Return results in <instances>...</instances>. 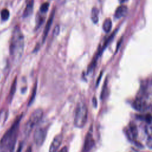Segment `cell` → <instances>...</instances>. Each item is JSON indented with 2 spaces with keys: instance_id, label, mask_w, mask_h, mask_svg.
<instances>
[{
  "instance_id": "obj_20",
  "label": "cell",
  "mask_w": 152,
  "mask_h": 152,
  "mask_svg": "<svg viewBox=\"0 0 152 152\" xmlns=\"http://www.w3.org/2000/svg\"><path fill=\"white\" fill-rule=\"evenodd\" d=\"M106 87H107V80H106V81L103 84V87L102 88V91L101 93V99H103L104 97L105 94H106Z\"/></svg>"
},
{
  "instance_id": "obj_15",
  "label": "cell",
  "mask_w": 152,
  "mask_h": 152,
  "mask_svg": "<svg viewBox=\"0 0 152 152\" xmlns=\"http://www.w3.org/2000/svg\"><path fill=\"white\" fill-rule=\"evenodd\" d=\"M16 87H17V78H15V80H14L11 87V90L10 91V94H9V96H8V99L10 100H11V99H12L14 94L15 92V90H16Z\"/></svg>"
},
{
  "instance_id": "obj_21",
  "label": "cell",
  "mask_w": 152,
  "mask_h": 152,
  "mask_svg": "<svg viewBox=\"0 0 152 152\" xmlns=\"http://www.w3.org/2000/svg\"><path fill=\"white\" fill-rule=\"evenodd\" d=\"M145 121L148 124H150L151 122V115L150 113H148L145 116Z\"/></svg>"
},
{
  "instance_id": "obj_9",
  "label": "cell",
  "mask_w": 152,
  "mask_h": 152,
  "mask_svg": "<svg viewBox=\"0 0 152 152\" xmlns=\"http://www.w3.org/2000/svg\"><path fill=\"white\" fill-rule=\"evenodd\" d=\"M54 14H55V11H53L52 12V14H51L45 26V29H44V31H43V36H42V42H44L45 40H46V37L48 34V33L50 30L51 25L53 23V18H54Z\"/></svg>"
},
{
  "instance_id": "obj_1",
  "label": "cell",
  "mask_w": 152,
  "mask_h": 152,
  "mask_svg": "<svg viewBox=\"0 0 152 152\" xmlns=\"http://www.w3.org/2000/svg\"><path fill=\"white\" fill-rule=\"evenodd\" d=\"M21 118V116L17 118L2 137L0 141V151H12L14 150Z\"/></svg>"
},
{
  "instance_id": "obj_2",
  "label": "cell",
  "mask_w": 152,
  "mask_h": 152,
  "mask_svg": "<svg viewBox=\"0 0 152 152\" xmlns=\"http://www.w3.org/2000/svg\"><path fill=\"white\" fill-rule=\"evenodd\" d=\"M24 49V36L18 27H15L13 30L10 50L12 58L18 60L22 55Z\"/></svg>"
},
{
  "instance_id": "obj_7",
  "label": "cell",
  "mask_w": 152,
  "mask_h": 152,
  "mask_svg": "<svg viewBox=\"0 0 152 152\" xmlns=\"http://www.w3.org/2000/svg\"><path fill=\"white\" fill-rule=\"evenodd\" d=\"M62 140H63V136L61 134L55 136L50 145L49 151L50 152L56 151L58 150L60 145H61Z\"/></svg>"
},
{
  "instance_id": "obj_16",
  "label": "cell",
  "mask_w": 152,
  "mask_h": 152,
  "mask_svg": "<svg viewBox=\"0 0 152 152\" xmlns=\"http://www.w3.org/2000/svg\"><path fill=\"white\" fill-rule=\"evenodd\" d=\"M1 18L4 21L8 20L10 17L9 11L5 8L3 9L1 12Z\"/></svg>"
},
{
  "instance_id": "obj_3",
  "label": "cell",
  "mask_w": 152,
  "mask_h": 152,
  "mask_svg": "<svg viewBox=\"0 0 152 152\" xmlns=\"http://www.w3.org/2000/svg\"><path fill=\"white\" fill-rule=\"evenodd\" d=\"M87 107L83 102H79L76 107L74 123L76 127L81 128L85 125L87 119Z\"/></svg>"
},
{
  "instance_id": "obj_8",
  "label": "cell",
  "mask_w": 152,
  "mask_h": 152,
  "mask_svg": "<svg viewBox=\"0 0 152 152\" xmlns=\"http://www.w3.org/2000/svg\"><path fill=\"white\" fill-rule=\"evenodd\" d=\"M132 106L135 110L141 111V110H144V109L146 108L147 104H146L145 101L144 100V98L141 97H137V98L134 102L132 104Z\"/></svg>"
},
{
  "instance_id": "obj_23",
  "label": "cell",
  "mask_w": 152,
  "mask_h": 152,
  "mask_svg": "<svg viewBox=\"0 0 152 152\" xmlns=\"http://www.w3.org/2000/svg\"><path fill=\"white\" fill-rule=\"evenodd\" d=\"M59 32V26H56L53 30V35L54 36H58Z\"/></svg>"
},
{
  "instance_id": "obj_4",
  "label": "cell",
  "mask_w": 152,
  "mask_h": 152,
  "mask_svg": "<svg viewBox=\"0 0 152 152\" xmlns=\"http://www.w3.org/2000/svg\"><path fill=\"white\" fill-rule=\"evenodd\" d=\"M43 114V110L40 109H37L31 113L24 128V133L26 135H29L33 128L42 119Z\"/></svg>"
},
{
  "instance_id": "obj_27",
  "label": "cell",
  "mask_w": 152,
  "mask_h": 152,
  "mask_svg": "<svg viewBox=\"0 0 152 152\" xmlns=\"http://www.w3.org/2000/svg\"><path fill=\"white\" fill-rule=\"evenodd\" d=\"M119 2H120L121 3H122V2H124L126 1L127 0H119Z\"/></svg>"
},
{
  "instance_id": "obj_26",
  "label": "cell",
  "mask_w": 152,
  "mask_h": 152,
  "mask_svg": "<svg viewBox=\"0 0 152 152\" xmlns=\"http://www.w3.org/2000/svg\"><path fill=\"white\" fill-rule=\"evenodd\" d=\"M61 151H68V150H67V148H66V147H64L63 149H61Z\"/></svg>"
},
{
  "instance_id": "obj_12",
  "label": "cell",
  "mask_w": 152,
  "mask_h": 152,
  "mask_svg": "<svg viewBox=\"0 0 152 152\" xmlns=\"http://www.w3.org/2000/svg\"><path fill=\"white\" fill-rule=\"evenodd\" d=\"M129 135L132 139H135L138 135V130L137 126L134 124H130L129 126Z\"/></svg>"
},
{
  "instance_id": "obj_10",
  "label": "cell",
  "mask_w": 152,
  "mask_h": 152,
  "mask_svg": "<svg viewBox=\"0 0 152 152\" xmlns=\"http://www.w3.org/2000/svg\"><path fill=\"white\" fill-rule=\"evenodd\" d=\"M128 11V8L126 5H121L117 8V9L115 11V17L116 18H120L127 13Z\"/></svg>"
},
{
  "instance_id": "obj_24",
  "label": "cell",
  "mask_w": 152,
  "mask_h": 152,
  "mask_svg": "<svg viewBox=\"0 0 152 152\" xmlns=\"http://www.w3.org/2000/svg\"><path fill=\"white\" fill-rule=\"evenodd\" d=\"M92 102H93V104L94 107H97V99H96V98L95 97H93Z\"/></svg>"
},
{
  "instance_id": "obj_11",
  "label": "cell",
  "mask_w": 152,
  "mask_h": 152,
  "mask_svg": "<svg viewBox=\"0 0 152 152\" xmlns=\"http://www.w3.org/2000/svg\"><path fill=\"white\" fill-rule=\"evenodd\" d=\"M33 1L31 0L27 5L24 12H23V17H27L29 16L33 11Z\"/></svg>"
},
{
  "instance_id": "obj_5",
  "label": "cell",
  "mask_w": 152,
  "mask_h": 152,
  "mask_svg": "<svg viewBox=\"0 0 152 152\" xmlns=\"http://www.w3.org/2000/svg\"><path fill=\"white\" fill-rule=\"evenodd\" d=\"M47 135V129L43 127L37 128L33 135V140L37 147H40L43 144Z\"/></svg>"
},
{
  "instance_id": "obj_19",
  "label": "cell",
  "mask_w": 152,
  "mask_h": 152,
  "mask_svg": "<svg viewBox=\"0 0 152 152\" xmlns=\"http://www.w3.org/2000/svg\"><path fill=\"white\" fill-rule=\"evenodd\" d=\"M49 6V3H48V2H45V3L43 4L40 6V11H41L42 12H46L48 10Z\"/></svg>"
},
{
  "instance_id": "obj_14",
  "label": "cell",
  "mask_w": 152,
  "mask_h": 152,
  "mask_svg": "<svg viewBox=\"0 0 152 152\" xmlns=\"http://www.w3.org/2000/svg\"><path fill=\"white\" fill-rule=\"evenodd\" d=\"M91 18L93 22L95 24L99 21V10L96 7H94L91 10Z\"/></svg>"
},
{
  "instance_id": "obj_25",
  "label": "cell",
  "mask_w": 152,
  "mask_h": 152,
  "mask_svg": "<svg viewBox=\"0 0 152 152\" xmlns=\"http://www.w3.org/2000/svg\"><path fill=\"white\" fill-rule=\"evenodd\" d=\"M102 72L100 74V75H99V78L97 79V83H96V86H98V84H99V80H100V79H101V77H102Z\"/></svg>"
},
{
  "instance_id": "obj_6",
  "label": "cell",
  "mask_w": 152,
  "mask_h": 152,
  "mask_svg": "<svg viewBox=\"0 0 152 152\" xmlns=\"http://www.w3.org/2000/svg\"><path fill=\"white\" fill-rule=\"evenodd\" d=\"M95 145V141L93 137L92 134V126L90 127V129L86 136L84 144L83 147V151H88L92 150L93 147Z\"/></svg>"
},
{
  "instance_id": "obj_17",
  "label": "cell",
  "mask_w": 152,
  "mask_h": 152,
  "mask_svg": "<svg viewBox=\"0 0 152 152\" xmlns=\"http://www.w3.org/2000/svg\"><path fill=\"white\" fill-rule=\"evenodd\" d=\"M36 90H37V83H36L34 86V88L33 90V93L31 94V96L29 102H28V105H31V104L34 102L35 96H36Z\"/></svg>"
},
{
  "instance_id": "obj_18",
  "label": "cell",
  "mask_w": 152,
  "mask_h": 152,
  "mask_svg": "<svg viewBox=\"0 0 152 152\" xmlns=\"http://www.w3.org/2000/svg\"><path fill=\"white\" fill-rule=\"evenodd\" d=\"M7 118V112L5 111H2L0 113V124L4 123Z\"/></svg>"
},
{
  "instance_id": "obj_22",
  "label": "cell",
  "mask_w": 152,
  "mask_h": 152,
  "mask_svg": "<svg viewBox=\"0 0 152 152\" xmlns=\"http://www.w3.org/2000/svg\"><path fill=\"white\" fill-rule=\"evenodd\" d=\"M147 146L148 147V148L150 149L151 148V147H152V140H151V137L150 135L148 136V138L147 139Z\"/></svg>"
},
{
  "instance_id": "obj_13",
  "label": "cell",
  "mask_w": 152,
  "mask_h": 152,
  "mask_svg": "<svg viewBox=\"0 0 152 152\" xmlns=\"http://www.w3.org/2000/svg\"><path fill=\"white\" fill-rule=\"evenodd\" d=\"M112 26V23L110 18H107L104 21L103 24V29L104 32L109 33L111 30Z\"/></svg>"
}]
</instances>
